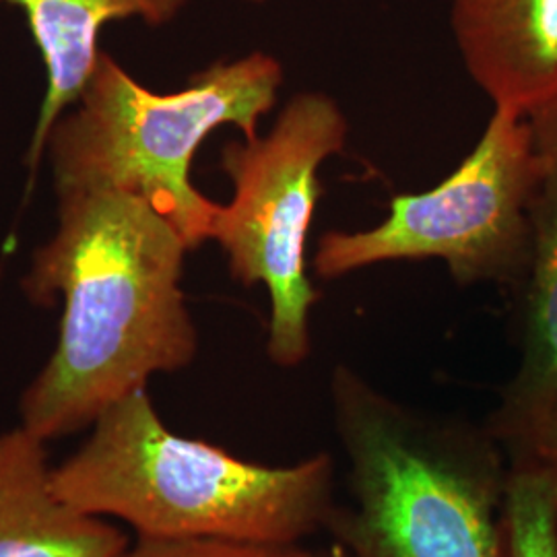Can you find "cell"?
<instances>
[{
  "label": "cell",
  "instance_id": "1",
  "mask_svg": "<svg viewBox=\"0 0 557 557\" xmlns=\"http://www.w3.org/2000/svg\"><path fill=\"white\" fill-rule=\"evenodd\" d=\"M188 252L178 230L135 195H60L57 232L21 281L36 306L62 298L57 347L21 395L23 430L46 444L77 434L114 400L197 359L182 289Z\"/></svg>",
  "mask_w": 557,
  "mask_h": 557
},
{
  "label": "cell",
  "instance_id": "2",
  "mask_svg": "<svg viewBox=\"0 0 557 557\" xmlns=\"http://www.w3.org/2000/svg\"><path fill=\"white\" fill-rule=\"evenodd\" d=\"M60 498L145 539L296 545L326 531L337 462L317 453L287 467L236 457L161 421L147 388L114 400L79 448L52 467Z\"/></svg>",
  "mask_w": 557,
  "mask_h": 557
},
{
  "label": "cell",
  "instance_id": "3",
  "mask_svg": "<svg viewBox=\"0 0 557 557\" xmlns=\"http://www.w3.org/2000/svg\"><path fill=\"white\" fill-rule=\"evenodd\" d=\"M331 409L349 502L326 533L354 557H508L510 460L487 425L421 413L338 363Z\"/></svg>",
  "mask_w": 557,
  "mask_h": 557
},
{
  "label": "cell",
  "instance_id": "4",
  "mask_svg": "<svg viewBox=\"0 0 557 557\" xmlns=\"http://www.w3.org/2000/svg\"><path fill=\"white\" fill-rule=\"evenodd\" d=\"M283 81V64L257 50L209 64L174 94H156L101 50L79 100L46 139L57 195H135L197 250L211 239L220 211L190 180L200 145L221 126H236L244 139L259 137Z\"/></svg>",
  "mask_w": 557,
  "mask_h": 557
},
{
  "label": "cell",
  "instance_id": "5",
  "mask_svg": "<svg viewBox=\"0 0 557 557\" xmlns=\"http://www.w3.org/2000/svg\"><path fill=\"white\" fill-rule=\"evenodd\" d=\"M347 137L349 120L335 98L299 91L264 137L234 140L221 151L234 195L220 205L211 242L238 283L264 285L267 356L285 370L301 366L312 349L310 312L320 294L308 275V232L322 193L320 168L343 153Z\"/></svg>",
  "mask_w": 557,
  "mask_h": 557
},
{
  "label": "cell",
  "instance_id": "6",
  "mask_svg": "<svg viewBox=\"0 0 557 557\" xmlns=\"http://www.w3.org/2000/svg\"><path fill=\"white\" fill-rule=\"evenodd\" d=\"M541 161L529 116L494 110L475 149L438 186L395 195L388 218L320 236L312 267L324 281L398 260H442L458 285H518L531 252Z\"/></svg>",
  "mask_w": 557,
  "mask_h": 557
},
{
  "label": "cell",
  "instance_id": "7",
  "mask_svg": "<svg viewBox=\"0 0 557 557\" xmlns=\"http://www.w3.org/2000/svg\"><path fill=\"white\" fill-rule=\"evenodd\" d=\"M541 176L531 209V252L520 287V366L487 419V430L510 438L557 393V101L531 116Z\"/></svg>",
  "mask_w": 557,
  "mask_h": 557
},
{
  "label": "cell",
  "instance_id": "8",
  "mask_svg": "<svg viewBox=\"0 0 557 557\" xmlns=\"http://www.w3.org/2000/svg\"><path fill=\"white\" fill-rule=\"evenodd\" d=\"M450 29L494 108L531 116L557 101V0H453Z\"/></svg>",
  "mask_w": 557,
  "mask_h": 557
},
{
  "label": "cell",
  "instance_id": "9",
  "mask_svg": "<svg viewBox=\"0 0 557 557\" xmlns=\"http://www.w3.org/2000/svg\"><path fill=\"white\" fill-rule=\"evenodd\" d=\"M128 535L60 498L46 442L15 425L0 434V557H120Z\"/></svg>",
  "mask_w": 557,
  "mask_h": 557
},
{
  "label": "cell",
  "instance_id": "10",
  "mask_svg": "<svg viewBox=\"0 0 557 557\" xmlns=\"http://www.w3.org/2000/svg\"><path fill=\"white\" fill-rule=\"evenodd\" d=\"M190 0H0L25 15L46 69V94L29 140L25 165H40L54 122L79 100L100 59L101 29L112 21L139 20L163 27Z\"/></svg>",
  "mask_w": 557,
  "mask_h": 557
},
{
  "label": "cell",
  "instance_id": "11",
  "mask_svg": "<svg viewBox=\"0 0 557 557\" xmlns=\"http://www.w3.org/2000/svg\"><path fill=\"white\" fill-rule=\"evenodd\" d=\"M508 557H557V504L549 485L529 471L510 469Z\"/></svg>",
  "mask_w": 557,
  "mask_h": 557
},
{
  "label": "cell",
  "instance_id": "12",
  "mask_svg": "<svg viewBox=\"0 0 557 557\" xmlns=\"http://www.w3.org/2000/svg\"><path fill=\"white\" fill-rule=\"evenodd\" d=\"M120 557H317L296 545L250 543L230 539H145L137 537Z\"/></svg>",
  "mask_w": 557,
  "mask_h": 557
},
{
  "label": "cell",
  "instance_id": "13",
  "mask_svg": "<svg viewBox=\"0 0 557 557\" xmlns=\"http://www.w3.org/2000/svg\"><path fill=\"white\" fill-rule=\"evenodd\" d=\"M510 469L543 479L557 504V393L517 434L502 442Z\"/></svg>",
  "mask_w": 557,
  "mask_h": 557
},
{
  "label": "cell",
  "instance_id": "14",
  "mask_svg": "<svg viewBox=\"0 0 557 557\" xmlns=\"http://www.w3.org/2000/svg\"><path fill=\"white\" fill-rule=\"evenodd\" d=\"M317 557H354L343 545H338L335 541H331V545L322 547L317 552Z\"/></svg>",
  "mask_w": 557,
  "mask_h": 557
},
{
  "label": "cell",
  "instance_id": "15",
  "mask_svg": "<svg viewBox=\"0 0 557 557\" xmlns=\"http://www.w3.org/2000/svg\"><path fill=\"white\" fill-rule=\"evenodd\" d=\"M244 2H250V4H262V2H267V0H244Z\"/></svg>",
  "mask_w": 557,
  "mask_h": 557
}]
</instances>
